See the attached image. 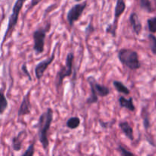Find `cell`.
<instances>
[{
  "label": "cell",
  "instance_id": "1",
  "mask_svg": "<svg viewBox=\"0 0 156 156\" xmlns=\"http://www.w3.org/2000/svg\"><path fill=\"white\" fill-rule=\"evenodd\" d=\"M53 120V111L52 108H47V111L41 114L38 119L36 127L37 128L38 140L42 145V147L46 152L49 148L48 133L50 131L52 122Z\"/></svg>",
  "mask_w": 156,
  "mask_h": 156
},
{
  "label": "cell",
  "instance_id": "2",
  "mask_svg": "<svg viewBox=\"0 0 156 156\" xmlns=\"http://www.w3.org/2000/svg\"><path fill=\"white\" fill-rule=\"evenodd\" d=\"M87 82L89 85L91 92V96L86 100L87 105H94L98 103L99 97H107L111 93L110 88L105 85L99 84L94 76H88L87 78Z\"/></svg>",
  "mask_w": 156,
  "mask_h": 156
},
{
  "label": "cell",
  "instance_id": "3",
  "mask_svg": "<svg viewBox=\"0 0 156 156\" xmlns=\"http://www.w3.org/2000/svg\"><path fill=\"white\" fill-rule=\"evenodd\" d=\"M117 57L123 66L130 70L135 71L141 68L139 54L135 50L127 48L120 49L117 53Z\"/></svg>",
  "mask_w": 156,
  "mask_h": 156
},
{
  "label": "cell",
  "instance_id": "4",
  "mask_svg": "<svg viewBox=\"0 0 156 156\" xmlns=\"http://www.w3.org/2000/svg\"><path fill=\"white\" fill-rule=\"evenodd\" d=\"M74 53L70 52L67 54L66 59L65 65H61L60 69L56 73L55 78V86L57 90L62 85L63 80L66 77H69L73 75V64H74Z\"/></svg>",
  "mask_w": 156,
  "mask_h": 156
},
{
  "label": "cell",
  "instance_id": "5",
  "mask_svg": "<svg viewBox=\"0 0 156 156\" xmlns=\"http://www.w3.org/2000/svg\"><path fill=\"white\" fill-rule=\"evenodd\" d=\"M50 27H51V23L47 22L45 25L36 29L34 31L33 50L37 55L41 54L44 52L46 36L47 32L50 30Z\"/></svg>",
  "mask_w": 156,
  "mask_h": 156
},
{
  "label": "cell",
  "instance_id": "6",
  "mask_svg": "<svg viewBox=\"0 0 156 156\" xmlns=\"http://www.w3.org/2000/svg\"><path fill=\"white\" fill-rule=\"evenodd\" d=\"M26 2H27V0H16V2L14 4L12 12L9 18V23H8L7 29H6L5 33L4 34V37H3L2 41V45L6 41V39L10 36L11 33L13 31L15 27H16L17 24H18L20 12H21L23 6H24V4Z\"/></svg>",
  "mask_w": 156,
  "mask_h": 156
},
{
  "label": "cell",
  "instance_id": "7",
  "mask_svg": "<svg viewBox=\"0 0 156 156\" xmlns=\"http://www.w3.org/2000/svg\"><path fill=\"white\" fill-rule=\"evenodd\" d=\"M126 9V0H117L115 9H114V19L113 24H109L106 29V32L111 34L113 37L117 36V29L118 26V20L122 15L124 13Z\"/></svg>",
  "mask_w": 156,
  "mask_h": 156
},
{
  "label": "cell",
  "instance_id": "8",
  "mask_svg": "<svg viewBox=\"0 0 156 156\" xmlns=\"http://www.w3.org/2000/svg\"><path fill=\"white\" fill-rule=\"evenodd\" d=\"M87 5H88V2L85 0L83 2L76 4L70 8L66 15V20L70 27H73L75 23L79 21V18L82 17L84 11L86 9Z\"/></svg>",
  "mask_w": 156,
  "mask_h": 156
},
{
  "label": "cell",
  "instance_id": "9",
  "mask_svg": "<svg viewBox=\"0 0 156 156\" xmlns=\"http://www.w3.org/2000/svg\"><path fill=\"white\" fill-rule=\"evenodd\" d=\"M56 47H55V48L53 49V53L50 55V56H49L48 58L45 59L44 60L41 61V62H38L36 65V66H35L34 68V74L35 77H36V79H37V80L40 81L42 79V77L44 76L45 72L47 71L49 66H50L55 59V56H56Z\"/></svg>",
  "mask_w": 156,
  "mask_h": 156
},
{
  "label": "cell",
  "instance_id": "10",
  "mask_svg": "<svg viewBox=\"0 0 156 156\" xmlns=\"http://www.w3.org/2000/svg\"><path fill=\"white\" fill-rule=\"evenodd\" d=\"M31 93V88L28 90L25 95L23 97L22 101L20 105L19 110L18 111V117H24V116L28 115L31 112V104L30 101V96Z\"/></svg>",
  "mask_w": 156,
  "mask_h": 156
},
{
  "label": "cell",
  "instance_id": "11",
  "mask_svg": "<svg viewBox=\"0 0 156 156\" xmlns=\"http://www.w3.org/2000/svg\"><path fill=\"white\" fill-rule=\"evenodd\" d=\"M129 22L132 27L133 31L136 35H140L143 30V24L140 21L139 15L136 12H132L129 15Z\"/></svg>",
  "mask_w": 156,
  "mask_h": 156
},
{
  "label": "cell",
  "instance_id": "12",
  "mask_svg": "<svg viewBox=\"0 0 156 156\" xmlns=\"http://www.w3.org/2000/svg\"><path fill=\"white\" fill-rule=\"evenodd\" d=\"M27 136V133L24 129L18 133L16 136L12 137V147L15 152H19L22 148V143L24 137Z\"/></svg>",
  "mask_w": 156,
  "mask_h": 156
},
{
  "label": "cell",
  "instance_id": "13",
  "mask_svg": "<svg viewBox=\"0 0 156 156\" xmlns=\"http://www.w3.org/2000/svg\"><path fill=\"white\" fill-rule=\"evenodd\" d=\"M119 128L120 129L121 132L126 136V138L129 139L130 141L134 140L133 135V129L128 121H121L119 123Z\"/></svg>",
  "mask_w": 156,
  "mask_h": 156
},
{
  "label": "cell",
  "instance_id": "14",
  "mask_svg": "<svg viewBox=\"0 0 156 156\" xmlns=\"http://www.w3.org/2000/svg\"><path fill=\"white\" fill-rule=\"evenodd\" d=\"M119 105L121 108H126L128 111L131 112H134L136 110V107L133 104V99L132 97L129 98V99L126 98L124 96H120L118 99Z\"/></svg>",
  "mask_w": 156,
  "mask_h": 156
},
{
  "label": "cell",
  "instance_id": "15",
  "mask_svg": "<svg viewBox=\"0 0 156 156\" xmlns=\"http://www.w3.org/2000/svg\"><path fill=\"white\" fill-rule=\"evenodd\" d=\"M113 85H114V88H115L117 92L121 93V94H124V95H129L130 94V91H129V88L122 82L115 80L113 82Z\"/></svg>",
  "mask_w": 156,
  "mask_h": 156
},
{
  "label": "cell",
  "instance_id": "16",
  "mask_svg": "<svg viewBox=\"0 0 156 156\" xmlns=\"http://www.w3.org/2000/svg\"><path fill=\"white\" fill-rule=\"evenodd\" d=\"M81 124V120L78 117H72L67 120L66 126L70 129H76L79 127Z\"/></svg>",
  "mask_w": 156,
  "mask_h": 156
},
{
  "label": "cell",
  "instance_id": "17",
  "mask_svg": "<svg viewBox=\"0 0 156 156\" xmlns=\"http://www.w3.org/2000/svg\"><path fill=\"white\" fill-rule=\"evenodd\" d=\"M140 7L142 10L148 13H152L154 12L150 0H140Z\"/></svg>",
  "mask_w": 156,
  "mask_h": 156
},
{
  "label": "cell",
  "instance_id": "18",
  "mask_svg": "<svg viewBox=\"0 0 156 156\" xmlns=\"http://www.w3.org/2000/svg\"><path fill=\"white\" fill-rule=\"evenodd\" d=\"M142 117L143 119V125L144 128L146 131L149 130V128L151 127L150 120H149V114L148 112L147 109L146 108H143L142 110Z\"/></svg>",
  "mask_w": 156,
  "mask_h": 156
},
{
  "label": "cell",
  "instance_id": "19",
  "mask_svg": "<svg viewBox=\"0 0 156 156\" xmlns=\"http://www.w3.org/2000/svg\"><path fill=\"white\" fill-rule=\"evenodd\" d=\"M8 107H9V102H8L7 98L5 96L4 93H3V91H2L1 99H0V114L2 115L4 114V112L6 111Z\"/></svg>",
  "mask_w": 156,
  "mask_h": 156
},
{
  "label": "cell",
  "instance_id": "20",
  "mask_svg": "<svg viewBox=\"0 0 156 156\" xmlns=\"http://www.w3.org/2000/svg\"><path fill=\"white\" fill-rule=\"evenodd\" d=\"M148 39H149V48L151 51L154 55H156V37L153 34H149L148 35Z\"/></svg>",
  "mask_w": 156,
  "mask_h": 156
},
{
  "label": "cell",
  "instance_id": "21",
  "mask_svg": "<svg viewBox=\"0 0 156 156\" xmlns=\"http://www.w3.org/2000/svg\"><path fill=\"white\" fill-rule=\"evenodd\" d=\"M147 25L150 33L155 34L156 33V17H152V18H149V19L147 20Z\"/></svg>",
  "mask_w": 156,
  "mask_h": 156
},
{
  "label": "cell",
  "instance_id": "22",
  "mask_svg": "<svg viewBox=\"0 0 156 156\" xmlns=\"http://www.w3.org/2000/svg\"><path fill=\"white\" fill-rule=\"evenodd\" d=\"M35 141L36 140H34V141L29 145L27 149H26L25 152L21 155V156H33L34 155V146H35Z\"/></svg>",
  "mask_w": 156,
  "mask_h": 156
},
{
  "label": "cell",
  "instance_id": "23",
  "mask_svg": "<svg viewBox=\"0 0 156 156\" xmlns=\"http://www.w3.org/2000/svg\"><path fill=\"white\" fill-rule=\"evenodd\" d=\"M94 30H95V28H94V25H93L92 21H90V23L88 24V25L85 27V39L86 40L88 39V37H89L90 35L93 33V32H94Z\"/></svg>",
  "mask_w": 156,
  "mask_h": 156
},
{
  "label": "cell",
  "instance_id": "24",
  "mask_svg": "<svg viewBox=\"0 0 156 156\" xmlns=\"http://www.w3.org/2000/svg\"><path fill=\"white\" fill-rule=\"evenodd\" d=\"M117 150L120 152V153L121 154V155L123 156H128V155H134V153L132 152H129L127 149H125L122 145H119L118 148H117Z\"/></svg>",
  "mask_w": 156,
  "mask_h": 156
},
{
  "label": "cell",
  "instance_id": "25",
  "mask_svg": "<svg viewBox=\"0 0 156 156\" xmlns=\"http://www.w3.org/2000/svg\"><path fill=\"white\" fill-rule=\"evenodd\" d=\"M21 70H22V72H23V73L24 74V76H27V79H28V80L30 81V82H32V80H33V79H32L31 76H30V73H29L28 69H27V64H26V63L23 64L22 66H21Z\"/></svg>",
  "mask_w": 156,
  "mask_h": 156
},
{
  "label": "cell",
  "instance_id": "26",
  "mask_svg": "<svg viewBox=\"0 0 156 156\" xmlns=\"http://www.w3.org/2000/svg\"><path fill=\"white\" fill-rule=\"evenodd\" d=\"M41 1H42V0H31V1H30V6H29V8H28V10H30V9H33L34 7H35V6L39 4Z\"/></svg>",
  "mask_w": 156,
  "mask_h": 156
},
{
  "label": "cell",
  "instance_id": "27",
  "mask_svg": "<svg viewBox=\"0 0 156 156\" xmlns=\"http://www.w3.org/2000/svg\"><path fill=\"white\" fill-rule=\"evenodd\" d=\"M99 123H100V125L101 126L102 128H105V129H107V128L110 127V125H111V122H108V123H106V122H103L102 120H99Z\"/></svg>",
  "mask_w": 156,
  "mask_h": 156
},
{
  "label": "cell",
  "instance_id": "28",
  "mask_svg": "<svg viewBox=\"0 0 156 156\" xmlns=\"http://www.w3.org/2000/svg\"><path fill=\"white\" fill-rule=\"evenodd\" d=\"M82 0H75V2H81Z\"/></svg>",
  "mask_w": 156,
  "mask_h": 156
},
{
  "label": "cell",
  "instance_id": "29",
  "mask_svg": "<svg viewBox=\"0 0 156 156\" xmlns=\"http://www.w3.org/2000/svg\"><path fill=\"white\" fill-rule=\"evenodd\" d=\"M155 1V5H156V0H154Z\"/></svg>",
  "mask_w": 156,
  "mask_h": 156
},
{
  "label": "cell",
  "instance_id": "30",
  "mask_svg": "<svg viewBox=\"0 0 156 156\" xmlns=\"http://www.w3.org/2000/svg\"><path fill=\"white\" fill-rule=\"evenodd\" d=\"M155 108H156V102H155Z\"/></svg>",
  "mask_w": 156,
  "mask_h": 156
}]
</instances>
